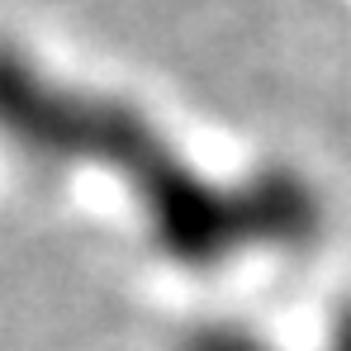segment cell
<instances>
[{
  "mask_svg": "<svg viewBox=\"0 0 351 351\" xmlns=\"http://www.w3.org/2000/svg\"><path fill=\"white\" fill-rule=\"evenodd\" d=\"M0 138L34 162H105L152 214L167 247L185 256H219L237 237H290L313 219V199L290 176L252 190L204 185L171 143L123 100L86 95L48 81L34 62L0 43Z\"/></svg>",
  "mask_w": 351,
  "mask_h": 351,
  "instance_id": "1",
  "label": "cell"
}]
</instances>
